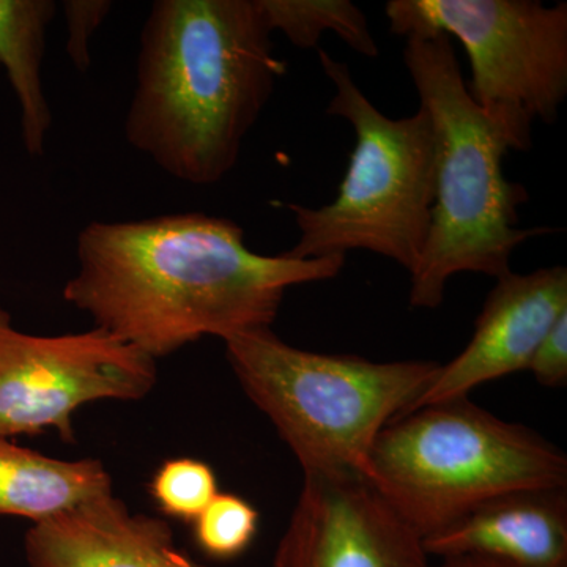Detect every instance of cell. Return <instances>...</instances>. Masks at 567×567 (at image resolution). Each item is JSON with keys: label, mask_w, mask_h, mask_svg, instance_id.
<instances>
[{"label": "cell", "mask_w": 567, "mask_h": 567, "mask_svg": "<svg viewBox=\"0 0 567 567\" xmlns=\"http://www.w3.org/2000/svg\"><path fill=\"white\" fill-rule=\"evenodd\" d=\"M76 259L63 300L156 361L205 336L271 328L287 290L346 265V256L254 252L237 223L204 213L93 221L78 235Z\"/></svg>", "instance_id": "6da1fadb"}, {"label": "cell", "mask_w": 567, "mask_h": 567, "mask_svg": "<svg viewBox=\"0 0 567 567\" xmlns=\"http://www.w3.org/2000/svg\"><path fill=\"white\" fill-rule=\"evenodd\" d=\"M271 35L257 0L152 3L125 118L128 144L175 181H224L287 71Z\"/></svg>", "instance_id": "7a4b0ae2"}, {"label": "cell", "mask_w": 567, "mask_h": 567, "mask_svg": "<svg viewBox=\"0 0 567 567\" xmlns=\"http://www.w3.org/2000/svg\"><path fill=\"white\" fill-rule=\"evenodd\" d=\"M404 63L435 140V203L423 257L410 275V306L436 309L453 276L502 278L518 246L551 229L517 226L528 193L503 174L507 152L532 148V123L477 106L443 33L409 37Z\"/></svg>", "instance_id": "3957f363"}, {"label": "cell", "mask_w": 567, "mask_h": 567, "mask_svg": "<svg viewBox=\"0 0 567 567\" xmlns=\"http://www.w3.org/2000/svg\"><path fill=\"white\" fill-rule=\"evenodd\" d=\"M224 344L246 395L274 423L305 475L369 481L377 436L412 410L440 369L435 361L377 363L308 352L287 344L271 328Z\"/></svg>", "instance_id": "277c9868"}, {"label": "cell", "mask_w": 567, "mask_h": 567, "mask_svg": "<svg viewBox=\"0 0 567 567\" xmlns=\"http://www.w3.org/2000/svg\"><path fill=\"white\" fill-rule=\"evenodd\" d=\"M369 468V483L421 539L498 496L567 488L561 450L468 398L395 417L377 436Z\"/></svg>", "instance_id": "5b68a950"}, {"label": "cell", "mask_w": 567, "mask_h": 567, "mask_svg": "<svg viewBox=\"0 0 567 567\" xmlns=\"http://www.w3.org/2000/svg\"><path fill=\"white\" fill-rule=\"evenodd\" d=\"M334 93L327 112L354 130V148L333 203L289 204L300 238L293 259L364 249L412 275L423 257L435 203V140L427 111L391 118L358 87L346 63L319 50Z\"/></svg>", "instance_id": "8992f818"}, {"label": "cell", "mask_w": 567, "mask_h": 567, "mask_svg": "<svg viewBox=\"0 0 567 567\" xmlns=\"http://www.w3.org/2000/svg\"><path fill=\"white\" fill-rule=\"evenodd\" d=\"M394 35L443 33L464 44L470 95L488 114L557 121L567 96V3L540 0H390Z\"/></svg>", "instance_id": "52a82bcc"}, {"label": "cell", "mask_w": 567, "mask_h": 567, "mask_svg": "<svg viewBox=\"0 0 567 567\" xmlns=\"http://www.w3.org/2000/svg\"><path fill=\"white\" fill-rule=\"evenodd\" d=\"M158 380L156 360L93 328L84 333H22L0 308V436L54 429L74 442L73 415L99 401H141Z\"/></svg>", "instance_id": "ba28073f"}, {"label": "cell", "mask_w": 567, "mask_h": 567, "mask_svg": "<svg viewBox=\"0 0 567 567\" xmlns=\"http://www.w3.org/2000/svg\"><path fill=\"white\" fill-rule=\"evenodd\" d=\"M274 567H432L423 539L368 480L305 475Z\"/></svg>", "instance_id": "9c48e42d"}, {"label": "cell", "mask_w": 567, "mask_h": 567, "mask_svg": "<svg viewBox=\"0 0 567 567\" xmlns=\"http://www.w3.org/2000/svg\"><path fill=\"white\" fill-rule=\"evenodd\" d=\"M565 312L566 267L503 275L484 301L468 344L453 361L440 364L412 410L468 398L484 383L527 369L537 346Z\"/></svg>", "instance_id": "30bf717a"}, {"label": "cell", "mask_w": 567, "mask_h": 567, "mask_svg": "<svg viewBox=\"0 0 567 567\" xmlns=\"http://www.w3.org/2000/svg\"><path fill=\"white\" fill-rule=\"evenodd\" d=\"M24 554L29 567H208L177 546L166 520L132 513L114 492L33 524Z\"/></svg>", "instance_id": "8fae6325"}, {"label": "cell", "mask_w": 567, "mask_h": 567, "mask_svg": "<svg viewBox=\"0 0 567 567\" xmlns=\"http://www.w3.org/2000/svg\"><path fill=\"white\" fill-rule=\"evenodd\" d=\"M423 546L440 559L477 555L517 567H567V488L498 496Z\"/></svg>", "instance_id": "7c38bea8"}, {"label": "cell", "mask_w": 567, "mask_h": 567, "mask_svg": "<svg viewBox=\"0 0 567 567\" xmlns=\"http://www.w3.org/2000/svg\"><path fill=\"white\" fill-rule=\"evenodd\" d=\"M112 494V477L99 458L61 461L0 436V516L37 522Z\"/></svg>", "instance_id": "4fadbf2b"}, {"label": "cell", "mask_w": 567, "mask_h": 567, "mask_svg": "<svg viewBox=\"0 0 567 567\" xmlns=\"http://www.w3.org/2000/svg\"><path fill=\"white\" fill-rule=\"evenodd\" d=\"M55 11L52 0H0V66L20 104L22 144L33 158L44 155L52 125L43 61Z\"/></svg>", "instance_id": "5bb4252c"}, {"label": "cell", "mask_w": 567, "mask_h": 567, "mask_svg": "<svg viewBox=\"0 0 567 567\" xmlns=\"http://www.w3.org/2000/svg\"><path fill=\"white\" fill-rule=\"evenodd\" d=\"M257 6L270 31L282 32L300 50H315L320 37L330 31L358 54L379 55L368 18L350 0H257Z\"/></svg>", "instance_id": "9a60e30c"}, {"label": "cell", "mask_w": 567, "mask_h": 567, "mask_svg": "<svg viewBox=\"0 0 567 567\" xmlns=\"http://www.w3.org/2000/svg\"><path fill=\"white\" fill-rule=\"evenodd\" d=\"M193 524L194 539L208 557L233 559L251 546L259 513L248 499L219 492Z\"/></svg>", "instance_id": "2e32d148"}, {"label": "cell", "mask_w": 567, "mask_h": 567, "mask_svg": "<svg viewBox=\"0 0 567 567\" xmlns=\"http://www.w3.org/2000/svg\"><path fill=\"white\" fill-rule=\"evenodd\" d=\"M151 494L169 517L194 522L219 494L212 466L197 458H173L153 476Z\"/></svg>", "instance_id": "e0dca14e"}, {"label": "cell", "mask_w": 567, "mask_h": 567, "mask_svg": "<svg viewBox=\"0 0 567 567\" xmlns=\"http://www.w3.org/2000/svg\"><path fill=\"white\" fill-rule=\"evenodd\" d=\"M66 54L74 69L85 73L91 66V43L112 10L111 0H65Z\"/></svg>", "instance_id": "ac0fdd59"}, {"label": "cell", "mask_w": 567, "mask_h": 567, "mask_svg": "<svg viewBox=\"0 0 567 567\" xmlns=\"http://www.w3.org/2000/svg\"><path fill=\"white\" fill-rule=\"evenodd\" d=\"M527 371L543 386L557 388L567 380V312L551 324L537 346Z\"/></svg>", "instance_id": "d6986e66"}, {"label": "cell", "mask_w": 567, "mask_h": 567, "mask_svg": "<svg viewBox=\"0 0 567 567\" xmlns=\"http://www.w3.org/2000/svg\"><path fill=\"white\" fill-rule=\"evenodd\" d=\"M432 567H517L499 559L477 557V555H458V557L442 558L439 565Z\"/></svg>", "instance_id": "ffe728a7"}]
</instances>
